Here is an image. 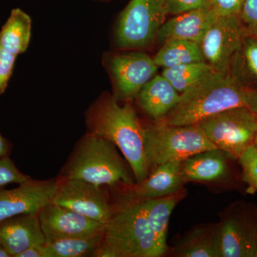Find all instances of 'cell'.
<instances>
[{"instance_id": "cell-1", "label": "cell", "mask_w": 257, "mask_h": 257, "mask_svg": "<svg viewBox=\"0 0 257 257\" xmlns=\"http://www.w3.org/2000/svg\"><path fill=\"white\" fill-rule=\"evenodd\" d=\"M87 133L106 139L122 154L136 183L150 174L145 145V127L130 102L123 105L109 93H103L84 114Z\"/></svg>"}, {"instance_id": "cell-2", "label": "cell", "mask_w": 257, "mask_h": 257, "mask_svg": "<svg viewBox=\"0 0 257 257\" xmlns=\"http://www.w3.org/2000/svg\"><path fill=\"white\" fill-rule=\"evenodd\" d=\"M58 177L79 179L98 187H130L136 179L117 147L106 139L87 133L74 145Z\"/></svg>"}, {"instance_id": "cell-3", "label": "cell", "mask_w": 257, "mask_h": 257, "mask_svg": "<svg viewBox=\"0 0 257 257\" xmlns=\"http://www.w3.org/2000/svg\"><path fill=\"white\" fill-rule=\"evenodd\" d=\"M160 246L141 202L120 197L106 225L96 257H160Z\"/></svg>"}, {"instance_id": "cell-4", "label": "cell", "mask_w": 257, "mask_h": 257, "mask_svg": "<svg viewBox=\"0 0 257 257\" xmlns=\"http://www.w3.org/2000/svg\"><path fill=\"white\" fill-rule=\"evenodd\" d=\"M245 104L246 89L229 73L213 71L182 92L177 105L162 121L175 126L197 124Z\"/></svg>"}, {"instance_id": "cell-5", "label": "cell", "mask_w": 257, "mask_h": 257, "mask_svg": "<svg viewBox=\"0 0 257 257\" xmlns=\"http://www.w3.org/2000/svg\"><path fill=\"white\" fill-rule=\"evenodd\" d=\"M145 145L150 172L167 162L217 149L197 124L175 126L162 120L145 128Z\"/></svg>"}, {"instance_id": "cell-6", "label": "cell", "mask_w": 257, "mask_h": 257, "mask_svg": "<svg viewBox=\"0 0 257 257\" xmlns=\"http://www.w3.org/2000/svg\"><path fill=\"white\" fill-rule=\"evenodd\" d=\"M167 15L165 0H130L118 20L116 45L123 50H142L152 46Z\"/></svg>"}, {"instance_id": "cell-7", "label": "cell", "mask_w": 257, "mask_h": 257, "mask_svg": "<svg viewBox=\"0 0 257 257\" xmlns=\"http://www.w3.org/2000/svg\"><path fill=\"white\" fill-rule=\"evenodd\" d=\"M197 125L216 148L234 160L256 143L257 119L246 106L221 111Z\"/></svg>"}, {"instance_id": "cell-8", "label": "cell", "mask_w": 257, "mask_h": 257, "mask_svg": "<svg viewBox=\"0 0 257 257\" xmlns=\"http://www.w3.org/2000/svg\"><path fill=\"white\" fill-rule=\"evenodd\" d=\"M217 226L220 257L256 256V208L235 202L221 214Z\"/></svg>"}, {"instance_id": "cell-9", "label": "cell", "mask_w": 257, "mask_h": 257, "mask_svg": "<svg viewBox=\"0 0 257 257\" xmlns=\"http://www.w3.org/2000/svg\"><path fill=\"white\" fill-rule=\"evenodd\" d=\"M106 53L102 62L110 75L115 99L130 100L138 96L144 86L151 80L158 66L154 59L139 50Z\"/></svg>"}, {"instance_id": "cell-10", "label": "cell", "mask_w": 257, "mask_h": 257, "mask_svg": "<svg viewBox=\"0 0 257 257\" xmlns=\"http://www.w3.org/2000/svg\"><path fill=\"white\" fill-rule=\"evenodd\" d=\"M52 202L104 224L114 210L101 187L79 179L57 177Z\"/></svg>"}, {"instance_id": "cell-11", "label": "cell", "mask_w": 257, "mask_h": 257, "mask_svg": "<svg viewBox=\"0 0 257 257\" xmlns=\"http://www.w3.org/2000/svg\"><path fill=\"white\" fill-rule=\"evenodd\" d=\"M246 35L239 15H218L200 44L204 60L214 71L229 73L231 61Z\"/></svg>"}, {"instance_id": "cell-12", "label": "cell", "mask_w": 257, "mask_h": 257, "mask_svg": "<svg viewBox=\"0 0 257 257\" xmlns=\"http://www.w3.org/2000/svg\"><path fill=\"white\" fill-rule=\"evenodd\" d=\"M45 243L104 232L106 224L93 220L51 201L38 213Z\"/></svg>"}, {"instance_id": "cell-13", "label": "cell", "mask_w": 257, "mask_h": 257, "mask_svg": "<svg viewBox=\"0 0 257 257\" xmlns=\"http://www.w3.org/2000/svg\"><path fill=\"white\" fill-rule=\"evenodd\" d=\"M57 178L32 180L17 188L0 189V222L21 214H38L52 201Z\"/></svg>"}, {"instance_id": "cell-14", "label": "cell", "mask_w": 257, "mask_h": 257, "mask_svg": "<svg viewBox=\"0 0 257 257\" xmlns=\"http://www.w3.org/2000/svg\"><path fill=\"white\" fill-rule=\"evenodd\" d=\"M182 161H172L155 167L147 178L130 187H122L121 197L133 200L156 199L183 189Z\"/></svg>"}, {"instance_id": "cell-15", "label": "cell", "mask_w": 257, "mask_h": 257, "mask_svg": "<svg viewBox=\"0 0 257 257\" xmlns=\"http://www.w3.org/2000/svg\"><path fill=\"white\" fill-rule=\"evenodd\" d=\"M234 160L219 149L193 155L182 161L184 182L199 183H232L235 181L231 160Z\"/></svg>"}, {"instance_id": "cell-16", "label": "cell", "mask_w": 257, "mask_h": 257, "mask_svg": "<svg viewBox=\"0 0 257 257\" xmlns=\"http://www.w3.org/2000/svg\"><path fill=\"white\" fill-rule=\"evenodd\" d=\"M217 17L211 8H201L176 15L161 27L157 33V41L162 45L172 40H185L201 44Z\"/></svg>"}, {"instance_id": "cell-17", "label": "cell", "mask_w": 257, "mask_h": 257, "mask_svg": "<svg viewBox=\"0 0 257 257\" xmlns=\"http://www.w3.org/2000/svg\"><path fill=\"white\" fill-rule=\"evenodd\" d=\"M45 243L37 214H21L0 222V244L11 257H18L30 246Z\"/></svg>"}, {"instance_id": "cell-18", "label": "cell", "mask_w": 257, "mask_h": 257, "mask_svg": "<svg viewBox=\"0 0 257 257\" xmlns=\"http://www.w3.org/2000/svg\"><path fill=\"white\" fill-rule=\"evenodd\" d=\"M180 95L162 74L156 75L139 92V105L147 116L161 121L175 107Z\"/></svg>"}, {"instance_id": "cell-19", "label": "cell", "mask_w": 257, "mask_h": 257, "mask_svg": "<svg viewBox=\"0 0 257 257\" xmlns=\"http://www.w3.org/2000/svg\"><path fill=\"white\" fill-rule=\"evenodd\" d=\"M177 257H220L217 223L194 226L173 248Z\"/></svg>"}, {"instance_id": "cell-20", "label": "cell", "mask_w": 257, "mask_h": 257, "mask_svg": "<svg viewBox=\"0 0 257 257\" xmlns=\"http://www.w3.org/2000/svg\"><path fill=\"white\" fill-rule=\"evenodd\" d=\"M185 190L156 199L139 200L141 202L144 211L157 241L164 249L167 251V233L168 225L172 211L185 196Z\"/></svg>"}, {"instance_id": "cell-21", "label": "cell", "mask_w": 257, "mask_h": 257, "mask_svg": "<svg viewBox=\"0 0 257 257\" xmlns=\"http://www.w3.org/2000/svg\"><path fill=\"white\" fill-rule=\"evenodd\" d=\"M229 73L244 89L257 88V37L246 35L231 61Z\"/></svg>"}, {"instance_id": "cell-22", "label": "cell", "mask_w": 257, "mask_h": 257, "mask_svg": "<svg viewBox=\"0 0 257 257\" xmlns=\"http://www.w3.org/2000/svg\"><path fill=\"white\" fill-rule=\"evenodd\" d=\"M32 20L20 8L12 10L0 31V44L12 55L18 57L28 50L31 38Z\"/></svg>"}, {"instance_id": "cell-23", "label": "cell", "mask_w": 257, "mask_h": 257, "mask_svg": "<svg viewBox=\"0 0 257 257\" xmlns=\"http://www.w3.org/2000/svg\"><path fill=\"white\" fill-rule=\"evenodd\" d=\"M103 236L104 232L45 243L43 257L96 256L102 242Z\"/></svg>"}, {"instance_id": "cell-24", "label": "cell", "mask_w": 257, "mask_h": 257, "mask_svg": "<svg viewBox=\"0 0 257 257\" xmlns=\"http://www.w3.org/2000/svg\"><path fill=\"white\" fill-rule=\"evenodd\" d=\"M153 59L158 67L163 69L181 64L205 62L200 44L185 40L166 42Z\"/></svg>"}, {"instance_id": "cell-25", "label": "cell", "mask_w": 257, "mask_h": 257, "mask_svg": "<svg viewBox=\"0 0 257 257\" xmlns=\"http://www.w3.org/2000/svg\"><path fill=\"white\" fill-rule=\"evenodd\" d=\"M213 71L212 67L206 62H194L164 68L162 75L182 94Z\"/></svg>"}, {"instance_id": "cell-26", "label": "cell", "mask_w": 257, "mask_h": 257, "mask_svg": "<svg viewBox=\"0 0 257 257\" xmlns=\"http://www.w3.org/2000/svg\"><path fill=\"white\" fill-rule=\"evenodd\" d=\"M238 162L242 169L243 180L257 189V145L254 144L246 148Z\"/></svg>"}, {"instance_id": "cell-27", "label": "cell", "mask_w": 257, "mask_h": 257, "mask_svg": "<svg viewBox=\"0 0 257 257\" xmlns=\"http://www.w3.org/2000/svg\"><path fill=\"white\" fill-rule=\"evenodd\" d=\"M32 179L18 170L9 156L0 157V189L9 184H21Z\"/></svg>"}, {"instance_id": "cell-28", "label": "cell", "mask_w": 257, "mask_h": 257, "mask_svg": "<svg viewBox=\"0 0 257 257\" xmlns=\"http://www.w3.org/2000/svg\"><path fill=\"white\" fill-rule=\"evenodd\" d=\"M239 18L246 34L257 37V0H244Z\"/></svg>"}, {"instance_id": "cell-29", "label": "cell", "mask_w": 257, "mask_h": 257, "mask_svg": "<svg viewBox=\"0 0 257 257\" xmlns=\"http://www.w3.org/2000/svg\"><path fill=\"white\" fill-rule=\"evenodd\" d=\"M167 15L183 14L192 10L211 8L208 0H165Z\"/></svg>"}, {"instance_id": "cell-30", "label": "cell", "mask_w": 257, "mask_h": 257, "mask_svg": "<svg viewBox=\"0 0 257 257\" xmlns=\"http://www.w3.org/2000/svg\"><path fill=\"white\" fill-rule=\"evenodd\" d=\"M16 58L17 57L8 52L0 44V95L8 87Z\"/></svg>"}, {"instance_id": "cell-31", "label": "cell", "mask_w": 257, "mask_h": 257, "mask_svg": "<svg viewBox=\"0 0 257 257\" xmlns=\"http://www.w3.org/2000/svg\"><path fill=\"white\" fill-rule=\"evenodd\" d=\"M244 0H208L209 5L219 16L239 15Z\"/></svg>"}, {"instance_id": "cell-32", "label": "cell", "mask_w": 257, "mask_h": 257, "mask_svg": "<svg viewBox=\"0 0 257 257\" xmlns=\"http://www.w3.org/2000/svg\"><path fill=\"white\" fill-rule=\"evenodd\" d=\"M245 105L251 110L257 119V88L246 89Z\"/></svg>"}, {"instance_id": "cell-33", "label": "cell", "mask_w": 257, "mask_h": 257, "mask_svg": "<svg viewBox=\"0 0 257 257\" xmlns=\"http://www.w3.org/2000/svg\"><path fill=\"white\" fill-rule=\"evenodd\" d=\"M44 245L30 246L23 253H20L18 257H43Z\"/></svg>"}, {"instance_id": "cell-34", "label": "cell", "mask_w": 257, "mask_h": 257, "mask_svg": "<svg viewBox=\"0 0 257 257\" xmlns=\"http://www.w3.org/2000/svg\"><path fill=\"white\" fill-rule=\"evenodd\" d=\"M11 151V145L8 140L0 134V157L9 156Z\"/></svg>"}, {"instance_id": "cell-35", "label": "cell", "mask_w": 257, "mask_h": 257, "mask_svg": "<svg viewBox=\"0 0 257 257\" xmlns=\"http://www.w3.org/2000/svg\"><path fill=\"white\" fill-rule=\"evenodd\" d=\"M0 257H11L10 253L0 244Z\"/></svg>"}, {"instance_id": "cell-36", "label": "cell", "mask_w": 257, "mask_h": 257, "mask_svg": "<svg viewBox=\"0 0 257 257\" xmlns=\"http://www.w3.org/2000/svg\"><path fill=\"white\" fill-rule=\"evenodd\" d=\"M256 216H257V208H256ZM257 257V234H256V256Z\"/></svg>"}, {"instance_id": "cell-37", "label": "cell", "mask_w": 257, "mask_h": 257, "mask_svg": "<svg viewBox=\"0 0 257 257\" xmlns=\"http://www.w3.org/2000/svg\"><path fill=\"white\" fill-rule=\"evenodd\" d=\"M255 144H256V145H257V135H256V143H255Z\"/></svg>"}]
</instances>
